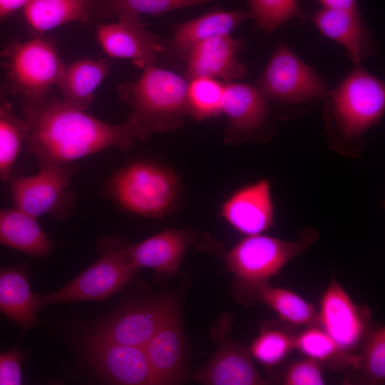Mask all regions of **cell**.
<instances>
[{"label":"cell","instance_id":"6da1fadb","mask_svg":"<svg viewBox=\"0 0 385 385\" xmlns=\"http://www.w3.org/2000/svg\"><path fill=\"white\" fill-rule=\"evenodd\" d=\"M24 118L29 128L26 145L39 165L68 164L109 148L128 150L150 134L130 116L108 123L48 96L24 102Z\"/></svg>","mask_w":385,"mask_h":385},{"label":"cell","instance_id":"7a4b0ae2","mask_svg":"<svg viewBox=\"0 0 385 385\" xmlns=\"http://www.w3.org/2000/svg\"><path fill=\"white\" fill-rule=\"evenodd\" d=\"M317 238V232L312 228L306 229L299 238L291 242L262 234L246 236L225 256L227 267L234 276L232 289L235 299L247 305L257 302L260 288Z\"/></svg>","mask_w":385,"mask_h":385},{"label":"cell","instance_id":"3957f363","mask_svg":"<svg viewBox=\"0 0 385 385\" xmlns=\"http://www.w3.org/2000/svg\"><path fill=\"white\" fill-rule=\"evenodd\" d=\"M188 88L185 78L148 65L136 81L123 85L119 93L133 110L129 116L150 133L160 132L178 128L189 114Z\"/></svg>","mask_w":385,"mask_h":385},{"label":"cell","instance_id":"277c9868","mask_svg":"<svg viewBox=\"0 0 385 385\" xmlns=\"http://www.w3.org/2000/svg\"><path fill=\"white\" fill-rule=\"evenodd\" d=\"M113 200L128 212L160 218L175 207L180 192L176 175L148 161H135L117 170L108 183Z\"/></svg>","mask_w":385,"mask_h":385},{"label":"cell","instance_id":"5b68a950","mask_svg":"<svg viewBox=\"0 0 385 385\" xmlns=\"http://www.w3.org/2000/svg\"><path fill=\"white\" fill-rule=\"evenodd\" d=\"M98 260L60 289L37 294L39 310L52 304L105 300L122 289L138 271L127 253V245L114 237L101 239Z\"/></svg>","mask_w":385,"mask_h":385},{"label":"cell","instance_id":"8992f818","mask_svg":"<svg viewBox=\"0 0 385 385\" xmlns=\"http://www.w3.org/2000/svg\"><path fill=\"white\" fill-rule=\"evenodd\" d=\"M2 56L9 88L24 102L48 96L64 67L53 44L38 38L14 42Z\"/></svg>","mask_w":385,"mask_h":385},{"label":"cell","instance_id":"52a82bcc","mask_svg":"<svg viewBox=\"0 0 385 385\" xmlns=\"http://www.w3.org/2000/svg\"><path fill=\"white\" fill-rule=\"evenodd\" d=\"M332 96L337 120L348 138L358 136L376 123L384 111V83L359 66L338 85Z\"/></svg>","mask_w":385,"mask_h":385},{"label":"cell","instance_id":"ba28073f","mask_svg":"<svg viewBox=\"0 0 385 385\" xmlns=\"http://www.w3.org/2000/svg\"><path fill=\"white\" fill-rule=\"evenodd\" d=\"M178 309V301L172 295L136 301L128 304L103 320L89 336L143 347Z\"/></svg>","mask_w":385,"mask_h":385},{"label":"cell","instance_id":"9c48e42d","mask_svg":"<svg viewBox=\"0 0 385 385\" xmlns=\"http://www.w3.org/2000/svg\"><path fill=\"white\" fill-rule=\"evenodd\" d=\"M317 313L319 325L346 353H357L374 327L370 309L355 304L334 277L321 296Z\"/></svg>","mask_w":385,"mask_h":385},{"label":"cell","instance_id":"30bf717a","mask_svg":"<svg viewBox=\"0 0 385 385\" xmlns=\"http://www.w3.org/2000/svg\"><path fill=\"white\" fill-rule=\"evenodd\" d=\"M259 86L265 98L288 103L319 98L327 93L325 84L313 69L284 44L274 50Z\"/></svg>","mask_w":385,"mask_h":385},{"label":"cell","instance_id":"8fae6325","mask_svg":"<svg viewBox=\"0 0 385 385\" xmlns=\"http://www.w3.org/2000/svg\"><path fill=\"white\" fill-rule=\"evenodd\" d=\"M232 322L227 314L219 319L218 345L205 365L192 374V380L204 385L267 384L254 365L249 348L229 336Z\"/></svg>","mask_w":385,"mask_h":385},{"label":"cell","instance_id":"7c38bea8","mask_svg":"<svg viewBox=\"0 0 385 385\" xmlns=\"http://www.w3.org/2000/svg\"><path fill=\"white\" fill-rule=\"evenodd\" d=\"M36 175L10 178L14 207L38 218L58 213L68 197L73 169L69 164L39 165Z\"/></svg>","mask_w":385,"mask_h":385},{"label":"cell","instance_id":"4fadbf2b","mask_svg":"<svg viewBox=\"0 0 385 385\" xmlns=\"http://www.w3.org/2000/svg\"><path fill=\"white\" fill-rule=\"evenodd\" d=\"M85 349L93 368L107 381L121 385H154L143 346L89 336Z\"/></svg>","mask_w":385,"mask_h":385},{"label":"cell","instance_id":"5bb4252c","mask_svg":"<svg viewBox=\"0 0 385 385\" xmlns=\"http://www.w3.org/2000/svg\"><path fill=\"white\" fill-rule=\"evenodd\" d=\"M116 23L98 26L97 40L104 52L111 58L131 60L144 68L152 65L163 46L145 28L140 16L125 14L118 16Z\"/></svg>","mask_w":385,"mask_h":385},{"label":"cell","instance_id":"9a60e30c","mask_svg":"<svg viewBox=\"0 0 385 385\" xmlns=\"http://www.w3.org/2000/svg\"><path fill=\"white\" fill-rule=\"evenodd\" d=\"M143 349L154 385H172L183 381L186 343L179 309L167 319Z\"/></svg>","mask_w":385,"mask_h":385},{"label":"cell","instance_id":"2e32d148","mask_svg":"<svg viewBox=\"0 0 385 385\" xmlns=\"http://www.w3.org/2000/svg\"><path fill=\"white\" fill-rule=\"evenodd\" d=\"M221 216L246 236L270 229L274 224V207L269 181L261 180L235 192L222 205Z\"/></svg>","mask_w":385,"mask_h":385},{"label":"cell","instance_id":"e0dca14e","mask_svg":"<svg viewBox=\"0 0 385 385\" xmlns=\"http://www.w3.org/2000/svg\"><path fill=\"white\" fill-rule=\"evenodd\" d=\"M240 47L241 43L230 34L199 43L187 53L186 76L190 79L220 78L227 82L245 77L247 68L237 58Z\"/></svg>","mask_w":385,"mask_h":385},{"label":"cell","instance_id":"ac0fdd59","mask_svg":"<svg viewBox=\"0 0 385 385\" xmlns=\"http://www.w3.org/2000/svg\"><path fill=\"white\" fill-rule=\"evenodd\" d=\"M193 232L188 229H167L147 239L127 245L130 262L138 270L148 268L165 274H174L192 243Z\"/></svg>","mask_w":385,"mask_h":385},{"label":"cell","instance_id":"d6986e66","mask_svg":"<svg viewBox=\"0 0 385 385\" xmlns=\"http://www.w3.org/2000/svg\"><path fill=\"white\" fill-rule=\"evenodd\" d=\"M312 21L323 35L343 46L354 63H361L370 54L369 39L359 10L323 7L312 14Z\"/></svg>","mask_w":385,"mask_h":385},{"label":"cell","instance_id":"ffe728a7","mask_svg":"<svg viewBox=\"0 0 385 385\" xmlns=\"http://www.w3.org/2000/svg\"><path fill=\"white\" fill-rule=\"evenodd\" d=\"M37 294L32 291L26 270L18 267L0 268V312L19 329L29 330L41 322Z\"/></svg>","mask_w":385,"mask_h":385},{"label":"cell","instance_id":"44dd1931","mask_svg":"<svg viewBox=\"0 0 385 385\" xmlns=\"http://www.w3.org/2000/svg\"><path fill=\"white\" fill-rule=\"evenodd\" d=\"M221 111L229 120V134H243L259 128L267 117L265 96L247 84H224Z\"/></svg>","mask_w":385,"mask_h":385},{"label":"cell","instance_id":"7402d4cb","mask_svg":"<svg viewBox=\"0 0 385 385\" xmlns=\"http://www.w3.org/2000/svg\"><path fill=\"white\" fill-rule=\"evenodd\" d=\"M0 245L37 258L46 257L52 250L36 218L15 207L0 208Z\"/></svg>","mask_w":385,"mask_h":385},{"label":"cell","instance_id":"603a6c76","mask_svg":"<svg viewBox=\"0 0 385 385\" xmlns=\"http://www.w3.org/2000/svg\"><path fill=\"white\" fill-rule=\"evenodd\" d=\"M250 17L243 10H214L174 26L173 46L180 53H187L194 46L208 38L229 35Z\"/></svg>","mask_w":385,"mask_h":385},{"label":"cell","instance_id":"cb8c5ba5","mask_svg":"<svg viewBox=\"0 0 385 385\" xmlns=\"http://www.w3.org/2000/svg\"><path fill=\"white\" fill-rule=\"evenodd\" d=\"M109 72L103 59H81L63 67L57 83L63 100L78 108L86 110L94 93Z\"/></svg>","mask_w":385,"mask_h":385},{"label":"cell","instance_id":"d4e9b609","mask_svg":"<svg viewBox=\"0 0 385 385\" xmlns=\"http://www.w3.org/2000/svg\"><path fill=\"white\" fill-rule=\"evenodd\" d=\"M92 7L89 0H31L23 10L32 29L46 32L75 21L88 22Z\"/></svg>","mask_w":385,"mask_h":385},{"label":"cell","instance_id":"484cf974","mask_svg":"<svg viewBox=\"0 0 385 385\" xmlns=\"http://www.w3.org/2000/svg\"><path fill=\"white\" fill-rule=\"evenodd\" d=\"M294 349L307 357L317 360L333 371H344L359 366V355L342 351L320 326H311L297 332Z\"/></svg>","mask_w":385,"mask_h":385},{"label":"cell","instance_id":"4316f807","mask_svg":"<svg viewBox=\"0 0 385 385\" xmlns=\"http://www.w3.org/2000/svg\"><path fill=\"white\" fill-rule=\"evenodd\" d=\"M257 301L267 305L282 322L289 325L319 326L314 306L292 290L272 287L267 282L260 288Z\"/></svg>","mask_w":385,"mask_h":385},{"label":"cell","instance_id":"83f0119b","mask_svg":"<svg viewBox=\"0 0 385 385\" xmlns=\"http://www.w3.org/2000/svg\"><path fill=\"white\" fill-rule=\"evenodd\" d=\"M295 328L282 321L264 322L248 347L251 356L267 367L279 364L294 349Z\"/></svg>","mask_w":385,"mask_h":385},{"label":"cell","instance_id":"f1b7e54d","mask_svg":"<svg viewBox=\"0 0 385 385\" xmlns=\"http://www.w3.org/2000/svg\"><path fill=\"white\" fill-rule=\"evenodd\" d=\"M215 1L218 0H98L92 7L90 21H103L125 14L159 16Z\"/></svg>","mask_w":385,"mask_h":385},{"label":"cell","instance_id":"f546056e","mask_svg":"<svg viewBox=\"0 0 385 385\" xmlns=\"http://www.w3.org/2000/svg\"><path fill=\"white\" fill-rule=\"evenodd\" d=\"M29 128L24 118L17 116L11 105L0 99V180H8L23 145L27 142Z\"/></svg>","mask_w":385,"mask_h":385},{"label":"cell","instance_id":"4dcf8cb0","mask_svg":"<svg viewBox=\"0 0 385 385\" xmlns=\"http://www.w3.org/2000/svg\"><path fill=\"white\" fill-rule=\"evenodd\" d=\"M358 368L359 382L379 385L385 382V327L374 326L360 346Z\"/></svg>","mask_w":385,"mask_h":385},{"label":"cell","instance_id":"1f68e13d","mask_svg":"<svg viewBox=\"0 0 385 385\" xmlns=\"http://www.w3.org/2000/svg\"><path fill=\"white\" fill-rule=\"evenodd\" d=\"M190 80L188 88L189 114L197 120H203L221 113L224 84L208 77Z\"/></svg>","mask_w":385,"mask_h":385},{"label":"cell","instance_id":"d6a6232c","mask_svg":"<svg viewBox=\"0 0 385 385\" xmlns=\"http://www.w3.org/2000/svg\"><path fill=\"white\" fill-rule=\"evenodd\" d=\"M249 4L250 17L266 32L293 18L304 17L298 0H249Z\"/></svg>","mask_w":385,"mask_h":385},{"label":"cell","instance_id":"836d02e7","mask_svg":"<svg viewBox=\"0 0 385 385\" xmlns=\"http://www.w3.org/2000/svg\"><path fill=\"white\" fill-rule=\"evenodd\" d=\"M282 384L285 385H322V364L307 357L296 361L287 369Z\"/></svg>","mask_w":385,"mask_h":385},{"label":"cell","instance_id":"e575fe53","mask_svg":"<svg viewBox=\"0 0 385 385\" xmlns=\"http://www.w3.org/2000/svg\"><path fill=\"white\" fill-rule=\"evenodd\" d=\"M23 359L24 354L18 348L0 353V385L22 384Z\"/></svg>","mask_w":385,"mask_h":385},{"label":"cell","instance_id":"d590c367","mask_svg":"<svg viewBox=\"0 0 385 385\" xmlns=\"http://www.w3.org/2000/svg\"><path fill=\"white\" fill-rule=\"evenodd\" d=\"M31 0H0V21L23 9Z\"/></svg>","mask_w":385,"mask_h":385},{"label":"cell","instance_id":"8d00e7d4","mask_svg":"<svg viewBox=\"0 0 385 385\" xmlns=\"http://www.w3.org/2000/svg\"><path fill=\"white\" fill-rule=\"evenodd\" d=\"M324 8L341 9L347 11H357L359 7L357 0H316Z\"/></svg>","mask_w":385,"mask_h":385},{"label":"cell","instance_id":"74e56055","mask_svg":"<svg viewBox=\"0 0 385 385\" xmlns=\"http://www.w3.org/2000/svg\"><path fill=\"white\" fill-rule=\"evenodd\" d=\"M3 95H2V92L0 90V99L3 98Z\"/></svg>","mask_w":385,"mask_h":385},{"label":"cell","instance_id":"f35d334b","mask_svg":"<svg viewBox=\"0 0 385 385\" xmlns=\"http://www.w3.org/2000/svg\"><path fill=\"white\" fill-rule=\"evenodd\" d=\"M91 1L92 3H93V4L98 1V0H89Z\"/></svg>","mask_w":385,"mask_h":385}]
</instances>
